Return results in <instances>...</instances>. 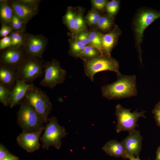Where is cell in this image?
I'll use <instances>...</instances> for the list:
<instances>
[{
    "mask_svg": "<svg viewBox=\"0 0 160 160\" xmlns=\"http://www.w3.org/2000/svg\"><path fill=\"white\" fill-rule=\"evenodd\" d=\"M117 75L115 81L102 87L103 96L109 100H117L136 96L137 94L136 76L120 73Z\"/></svg>",
    "mask_w": 160,
    "mask_h": 160,
    "instance_id": "cell-1",
    "label": "cell"
},
{
    "mask_svg": "<svg viewBox=\"0 0 160 160\" xmlns=\"http://www.w3.org/2000/svg\"><path fill=\"white\" fill-rule=\"evenodd\" d=\"M17 122L22 132H35L44 127V121L25 97L20 102Z\"/></svg>",
    "mask_w": 160,
    "mask_h": 160,
    "instance_id": "cell-2",
    "label": "cell"
},
{
    "mask_svg": "<svg viewBox=\"0 0 160 160\" xmlns=\"http://www.w3.org/2000/svg\"><path fill=\"white\" fill-rule=\"evenodd\" d=\"M44 130V133L39 139L42 143V148L48 150L52 146L57 150L60 149L62 139L68 134L65 128L58 124L56 117L52 116L48 119Z\"/></svg>",
    "mask_w": 160,
    "mask_h": 160,
    "instance_id": "cell-3",
    "label": "cell"
},
{
    "mask_svg": "<svg viewBox=\"0 0 160 160\" xmlns=\"http://www.w3.org/2000/svg\"><path fill=\"white\" fill-rule=\"evenodd\" d=\"M81 59L84 73L92 82L94 81L95 74L99 72L110 71L115 72L117 75L120 73L118 62L111 56L103 55L91 59Z\"/></svg>",
    "mask_w": 160,
    "mask_h": 160,
    "instance_id": "cell-4",
    "label": "cell"
},
{
    "mask_svg": "<svg viewBox=\"0 0 160 160\" xmlns=\"http://www.w3.org/2000/svg\"><path fill=\"white\" fill-rule=\"evenodd\" d=\"M25 97L47 124L52 105L46 93L34 84L28 89Z\"/></svg>",
    "mask_w": 160,
    "mask_h": 160,
    "instance_id": "cell-5",
    "label": "cell"
},
{
    "mask_svg": "<svg viewBox=\"0 0 160 160\" xmlns=\"http://www.w3.org/2000/svg\"><path fill=\"white\" fill-rule=\"evenodd\" d=\"M38 58L27 56L17 68L18 79L28 83L41 78L44 73V63Z\"/></svg>",
    "mask_w": 160,
    "mask_h": 160,
    "instance_id": "cell-6",
    "label": "cell"
},
{
    "mask_svg": "<svg viewBox=\"0 0 160 160\" xmlns=\"http://www.w3.org/2000/svg\"><path fill=\"white\" fill-rule=\"evenodd\" d=\"M131 109H127L121 105L118 104L115 108V115L117 121L116 130L117 133L121 131H127L129 133H132L136 130L138 125L137 122L141 117L145 118L144 114L146 111L138 112L137 110L131 112Z\"/></svg>",
    "mask_w": 160,
    "mask_h": 160,
    "instance_id": "cell-7",
    "label": "cell"
},
{
    "mask_svg": "<svg viewBox=\"0 0 160 160\" xmlns=\"http://www.w3.org/2000/svg\"><path fill=\"white\" fill-rule=\"evenodd\" d=\"M44 73L40 85L51 89L58 84L63 83L67 75L66 71L61 67L59 62L54 58L44 62Z\"/></svg>",
    "mask_w": 160,
    "mask_h": 160,
    "instance_id": "cell-8",
    "label": "cell"
},
{
    "mask_svg": "<svg viewBox=\"0 0 160 160\" xmlns=\"http://www.w3.org/2000/svg\"><path fill=\"white\" fill-rule=\"evenodd\" d=\"M48 42L47 39L43 35L25 33L23 47L28 56L39 58L44 62L42 55Z\"/></svg>",
    "mask_w": 160,
    "mask_h": 160,
    "instance_id": "cell-9",
    "label": "cell"
},
{
    "mask_svg": "<svg viewBox=\"0 0 160 160\" xmlns=\"http://www.w3.org/2000/svg\"><path fill=\"white\" fill-rule=\"evenodd\" d=\"M27 56L23 47H8L1 51L0 64L17 69Z\"/></svg>",
    "mask_w": 160,
    "mask_h": 160,
    "instance_id": "cell-10",
    "label": "cell"
},
{
    "mask_svg": "<svg viewBox=\"0 0 160 160\" xmlns=\"http://www.w3.org/2000/svg\"><path fill=\"white\" fill-rule=\"evenodd\" d=\"M44 128V127L33 132L20 133L16 139L18 145L28 153L39 150L41 145L39 139Z\"/></svg>",
    "mask_w": 160,
    "mask_h": 160,
    "instance_id": "cell-11",
    "label": "cell"
},
{
    "mask_svg": "<svg viewBox=\"0 0 160 160\" xmlns=\"http://www.w3.org/2000/svg\"><path fill=\"white\" fill-rule=\"evenodd\" d=\"M160 17V12L146 10L140 14L135 23V31L138 44H140L142 42L145 29Z\"/></svg>",
    "mask_w": 160,
    "mask_h": 160,
    "instance_id": "cell-12",
    "label": "cell"
},
{
    "mask_svg": "<svg viewBox=\"0 0 160 160\" xmlns=\"http://www.w3.org/2000/svg\"><path fill=\"white\" fill-rule=\"evenodd\" d=\"M143 138L139 131L136 130L129 135L121 142L125 151L129 155L138 156L141 150Z\"/></svg>",
    "mask_w": 160,
    "mask_h": 160,
    "instance_id": "cell-13",
    "label": "cell"
},
{
    "mask_svg": "<svg viewBox=\"0 0 160 160\" xmlns=\"http://www.w3.org/2000/svg\"><path fill=\"white\" fill-rule=\"evenodd\" d=\"M9 3L13 13L27 24L38 13V9L28 6L19 0H10Z\"/></svg>",
    "mask_w": 160,
    "mask_h": 160,
    "instance_id": "cell-14",
    "label": "cell"
},
{
    "mask_svg": "<svg viewBox=\"0 0 160 160\" xmlns=\"http://www.w3.org/2000/svg\"><path fill=\"white\" fill-rule=\"evenodd\" d=\"M33 83L28 84L17 79L13 88L11 90L10 98V107L11 108L20 104L21 101L25 98L26 93Z\"/></svg>",
    "mask_w": 160,
    "mask_h": 160,
    "instance_id": "cell-15",
    "label": "cell"
},
{
    "mask_svg": "<svg viewBox=\"0 0 160 160\" xmlns=\"http://www.w3.org/2000/svg\"><path fill=\"white\" fill-rule=\"evenodd\" d=\"M18 79L17 69L0 64V84L12 90Z\"/></svg>",
    "mask_w": 160,
    "mask_h": 160,
    "instance_id": "cell-16",
    "label": "cell"
},
{
    "mask_svg": "<svg viewBox=\"0 0 160 160\" xmlns=\"http://www.w3.org/2000/svg\"><path fill=\"white\" fill-rule=\"evenodd\" d=\"M102 149L110 156L116 158L121 157L124 159H127L128 156L121 143L115 140L107 142Z\"/></svg>",
    "mask_w": 160,
    "mask_h": 160,
    "instance_id": "cell-17",
    "label": "cell"
},
{
    "mask_svg": "<svg viewBox=\"0 0 160 160\" xmlns=\"http://www.w3.org/2000/svg\"><path fill=\"white\" fill-rule=\"evenodd\" d=\"M119 35L118 29L116 27L109 33L103 35L102 45L104 55L111 56V52L116 44Z\"/></svg>",
    "mask_w": 160,
    "mask_h": 160,
    "instance_id": "cell-18",
    "label": "cell"
},
{
    "mask_svg": "<svg viewBox=\"0 0 160 160\" xmlns=\"http://www.w3.org/2000/svg\"><path fill=\"white\" fill-rule=\"evenodd\" d=\"M13 12L9 1H0V17L2 25H10Z\"/></svg>",
    "mask_w": 160,
    "mask_h": 160,
    "instance_id": "cell-19",
    "label": "cell"
},
{
    "mask_svg": "<svg viewBox=\"0 0 160 160\" xmlns=\"http://www.w3.org/2000/svg\"><path fill=\"white\" fill-rule=\"evenodd\" d=\"M83 11L82 8H79L75 12L76 16L73 34L75 38L80 32L85 31L86 28V25L83 17Z\"/></svg>",
    "mask_w": 160,
    "mask_h": 160,
    "instance_id": "cell-20",
    "label": "cell"
},
{
    "mask_svg": "<svg viewBox=\"0 0 160 160\" xmlns=\"http://www.w3.org/2000/svg\"><path fill=\"white\" fill-rule=\"evenodd\" d=\"M103 35L98 31H94L89 33V45L97 49L103 55L102 45V38Z\"/></svg>",
    "mask_w": 160,
    "mask_h": 160,
    "instance_id": "cell-21",
    "label": "cell"
},
{
    "mask_svg": "<svg viewBox=\"0 0 160 160\" xmlns=\"http://www.w3.org/2000/svg\"><path fill=\"white\" fill-rule=\"evenodd\" d=\"M76 13L71 7H68L63 19L64 23L73 35V34L74 25Z\"/></svg>",
    "mask_w": 160,
    "mask_h": 160,
    "instance_id": "cell-22",
    "label": "cell"
},
{
    "mask_svg": "<svg viewBox=\"0 0 160 160\" xmlns=\"http://www.w3.org/2000/svg\"><path fill=\"white\" fill-rule=\"evenodd\" d=\"M102 55L101 53L96 49L90 45L86 46L83 51L77 57L81 59H91Z\"/></svg>",
    "mask_w": 160,
    "mask_h": 160,
    "instance_id": "cell-23",
    "label": "cell"
},
{
    "mask_svg": "<svg viewBox=\"0 0 160 160\" xmlns=\"http://www.w3.org/2000/svg\"><path fill=\"white\" fill-rule=\"evenodd\" d=\"M25 33L13 31L9 35L12 40V44L10 47L17 48L23 47Z\"/></svg>",
    "mask_w": 160,
    "mask_h": 160,
    "instance_id": "cell-24",
    "label": "cell"
},
{
    "mask_svg": "<svg viewBox=\"0 0 160 160\" xmlns=\"http://www.w3.org/2000/svg\"><path fill=\"white\" fill-rule=\"evenodd\" d=\"M85 46L75 38L74 40L71 41L68 53L71 56L77 57Z\"/></svg>",
    "mask_w": 160,
    "mask_h": 160,
    "instance_id": "cell-25",
    "label": "cell"
},
{
    "mask_svg": "<svg viewBox=\"0 0 160 160\" xmlns=\"http://www.w3.org/2000/svg\"><path fill=\"white\" fill-rule=\"evenodd\" d=\"M27 23L13 13L10 26L13 31L25 32Z\"/></svg>",
    "mask_w": 160,
    "mask_h": 160,
    "instance_id": "cell-26",
    "label": "cell"
},
{
    "mask_svg": "<svg viewBox=\"0 0 160 160\" xmlns=\"http://www.w3.org/2000/svg\"><path fill=\"white\" fill-rule=\"evenodd\" d=\"M11 90L0 84V102L4 106L9 105Z\"/></svg>",
    "mask_w": 160,
    "mask_h": 160,
    "instance_id": "cell-27",
    "label": "cell"
},
{
    "mask_svg": "<svg viewBox=\"0 0 160 160\" xmlns=\"http://www.w3.org/2000/svg\"><path fill=\"white\" fill-rule=\"evenodd\" d=\"M112 24L113 22L110 18L103 16L100 17L97 25L98 29L103 31H106L111 28Z\"/></svg>",
    "mask_w": 160,
    "mask_h": 160,
    "instance_id": "cell-28",
    "label": "cell"
},
{
    "mask_svg": "<svg viewBox=\"0 0 160 160\" xmlns=\"http://www.w3.org/2000/svg\"><path fill=\"white\" fill-rule=\"evenodd\" d=\"M100 14L97 10L92 9L88 13L85 19L87 23L91 25H97L100 17Z\"/></svg>",
    "mask_w": 160,
    "mask_h": 160,
    "instance_id": "cell-29",
    "label": "cell"
},
{
    "mask_svg": "<svg viewBox=\"0 0 160 160\" xmlns=\"http://www.w3.org/2000/svg\"><path fill=\"white\" fill-rule=\"evenodd\" d=\"M75 38L85 46L89 44V33L85 31L80 32Z\"/></svg>",
    "mask_w": 160,
    "mask_h": 160,
    "instance_id": "cell-30",
    "label": "cell"
},
{
    "mask_svg": "<svg viewBox=\"0 0 160 160\" xmlns=\"http://www.w3.org/2000/svg\"><path fill=\"white\" fill-rule=\"evenodd\" d=\"M91 1L93 8L99 10L103 9L108 3L107 1L105 0H92Z\"/></svg>",
    "mask_w": 160,
    "mask_h": 160,
    "instance_id": "cell-31",
    "label": "cell"
},
{
    "mask_svg": "<svg viewBox=\"0 0 160 160\" xmlns=\"http://www.w3.org/2000/svg\"><path fill=\"white\" fill-rule=\"evenodd\" d=\"M11 44V39L9 35L2 38L0 40V51L10 47Z\"/></svg>",
    "mask_w": 160,
    "mask_h": 160,
    "instance_id": "cell-32",
    "label": "cell"
},
{
    "mask_svg": "<svg viewBox=\"0 0 160 160\" xmlns=\"http://www.w3.org/2000/svg\"><path fill=\"white\" fill-rule=\"evenodd\" d=\"M152 113L157 125L160 127V101L155 106Z\"/></svg>",
    "mask_w": 160,
    "mask_h": 160,
    "instance_id": "cell-33",
    "label": "cell"
},
{
    "mask_svg": "<svg viewBox=\"0 0 160 160\" xmlns=\"http://www.w3.org/2000/svg\"><path fill=\"white\" fill-rule=\"evenodd\" d=\"M12 31V28L10 25L5 24L2 25L0 30V37L3 38L7 36Z\"/></svg>",
    "mask_w": 160,
    "mask_h": 160,
    "instance_id": "cell-34",
    "label": "cell"
},
{
    "mask_svg": "<svg viewBox=\"0 0 160 160\" xmlns=\"http://www.w3.org/2000/svg\"><path fill=\"white\" fill-rule=\"evenodd\" d=\"M21 2L32 7L38 9L39 4L41 0H19Z\"/></svg>",
    "mask_w": 160,
    "mask_h": 160,
    "instance_id": "cell-35",
    "label": "cell"
},
{
    "mask_svg": "<svg viewBox=\"0 0 160 160\" xmlns=\"http://www.w3.org/2000/svg\"><path fill=\"white\" fill-rule=\"evenodd\" d=\"M7 148L3 144H0V160L4 158L10 154Z\"/></svg>",
    "mask_w": 160,
    "mask_h": 160,
    "instance_id": "cell-36",
    "label": "cell"
},
{
    "mask_svg": "<svg viewBox=\"0 0 160 160\" xmlns=\"http://www.w3.org/2000/svg\"><path fill=\"white\" fill-rule=\"evenodd\" d=\"M112 4V10L110 16H112L116 14L117 12L119 7V4L118 1L115 0L111 1Z\"/></svg>",
    "mask_w": 160,
    "mask_h": 160,
    "instance_id": "cell-37",
    "label": "cell"
},
{
    "mask_svg": "<svg viewBox=\"0 0 160 160\" xmlns=\"http://www.w3.org/2000/svg\"><path fill=\"white\" fill-rule=\"evenodd\" d=\"M17 157V156L10 153L1 160H14Z\"/></svg>",
    "mask_w": 160,
    "mask_h": 160,
    "instance_id": "cell-38",
    "label": "cell"
},
{
    "mask_svg": "<svg viewBox=\"0 0 160 160\" xmlns=\"http://www.w3.org/2000/svg\"><path fill=\"white\" fill-rule=\"evenodd\" d=\"M155 160H160V146H159L157 149Z\"/></svg>",
    "mask_w": 160,
    "mask_h": 160,
    "instance_id": "cell-39",
    "label": "cell"
},
{
    "mask_svg": "<svg viewBox=\"0 0 160 160\" xmlns=\"http://www.w3.org/2000/svg\"><path fill=\"white\" fill-rule=\"evenodd\" d=\"M127 159L129 160H141L139 156L135 157L133 155H129Z\"/></svg>",
    "mask_w": 160,
    "mask_h": 160,
    "instance_id": "cell-40",
    "label": "cell"
},
{
    "mask_svg": "<svg viewBox=\"0 0 160 160\" xmlns=\"http://www.w3.org/2000/svg\"><path fill=\"white\" fill-rule=\"evenodd\" d=\"M14 160H20L18 158V157H17V158L15 159Z\"/></svg>",
    "mask_w": 160,
    "mask_h": 160,
    "instance_id": "cell-41",
    "label": "cell"
},
{
    "mask_svg": "<svg viewBox=\"0 0 160 160\" xmlns=\"http://www.w3.org/2000/svg\"><path fill=\"white\" fill-rule=\"evenodd\" d=\"M148 160H150L149 159H148Z\"/></svg>",
    "mask_w": 160,
    "mask_h": 160,
    "instance_id": "cell-42",
    "label": "cell"
}]
</instances>
